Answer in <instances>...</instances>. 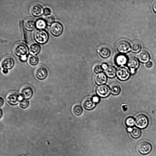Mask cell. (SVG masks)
<instances>
[{
	"label": "cell",
	"instance_id": "obj_1",
	"mask_svg": "<svg viewBox=\"0 0 156 156\" xmlns=\"http://www.w3.org/2000/svg\"><path fill=\"white\" fill-rule=\"evenodd\" d=\"M34 38L38 43L43 44L47 42L49 38L48 32L44 30H36L34 34Z\"/></svg>",
	"mask_w": 156,
	"mask_h": 156
},
{
	"label": "cell",
	"instance_id": "obj_2",
	"mask_svg": "<svg viewBox=\"0 0 156 156\" xmlns=\"http://www.w3.org/2000/svg\"><path fill=\"white\" fill-rule=\"evenodd\" d=\"M15 54L21 58L26 57L28 53V48L24 44L20 43L16 44L14 48Z\"/></svg>",
	"mask_w": 156,
	"mask_h": 156
},
{
	"label": "cell",
	"instance_id": "obj_3",
	"mask_svg": "<svg viewBox=\"0 0 156 156\" xmlns=\"http://www.w3.org/2000/svg\"><path fill=\"white\" fill-rule=\"evenodd\" d=\"M148 120L147 116L145 115L141 114L137 115L135 119L136 126L141 129L146 128L148 124Z\"/></svg>",
	"mask_w": 156,
	"mask_h": 156
},
{
	"label": "cell",
	"instance_id": "obj_4",
	"mask_svg": "<svg viewBox=\"0 0 156 156\" xmlns=\"http://www.w3.org/2000/svg\"><path fill=\"white\" fill-rule=\"evenodd\" d=\"M151 144L147 141L140 142L137 145V149L139 152L142 154H146L150 152L152 150Z\"/></svg>",
	"mask_w": 156,
	"mask_h": 156
},
{
	"label": "cell",
	"instance_id": "obj_5",
	"mask_svg": "<svg viewBox=\"0 0 156 156\" xmlns=\"http://www.w3.org/2000/svg\"><path fill=\"white\" fill-rule=\"evenodd\" d=\"M118 51L121 53H125L129 51L131 46L127 41L122 40L118 41L116 44Z\"/></svg>",
	"mask_w": 156,
	"mask_h": 156
},
{
	"label": "cell",
	"instance_id": "obj_6",
	"mask_svg": "<svg viewBox=\"0 0 156 156\" xmlns=\"http://www.w3.org/2000/svg\"><path fill=\"white\" fill-rule=\"evenodd\" d=\"M63 27L61 23L56 22L51 24L50 30L51 34L54 36L57 37L60 35L63 31Z\"/></svg>",
	"mask_w": 156,
	"mask_h": 156
},
{
	"label": "cell",
	"instance_id": "obj_7",
	"mask_svg": "<svg viewBox=\"0 0 156 156\" xmlns=\"http://www.w3.org/2000/svg\"><path fill=\"white\" fill-rule=\"evenodd\" d=\"M96 91L99 96L104 98L108 96L110 93V87L104 84L98 86L96 88Z\"/></svg>",
	"mask_w": 156,
	"mask_h": 156
},
{
	"label": "cell",
	"instance_id": "obj_8",
	"mask_svg": "<svg viewBox=\"0 0 156 156\" xmlns=\"http://www.w3.org/2000/svg\"><path fill=\"white\" fill-rule=\"evenodd\" d=\"M116 75L119 80L124 81L129 78L130 73L127 69L124 67H121L116 70Z\"/></svg>",
	"mask_w": 156,
	"mask_h": 156
},
{
	"label": "cell",
	"instance_id": "obj_9",
	"mask_svg": "<svg viewBox=\"0 0 156 156\" xmlns=\"http://www.w3.org/2000/svg\"><path fill=\"white\" fill-rule=\"evenodd\" d=\"M35 75L37 79L41 80H44L48 76V71L45 67L42 66H39L36 69Z\"/></svg>",
	"mask_w": 156,
	"mask_h": 156
},
{
	"label": "cell",
	"instance_id": "obj_10",
	"mask_svg": "<svg viewBox=\"0 0 156 156\" xmlns=\"http://www.w3.org/2000/svg\"><path fill=\"white\" fill-rule=\"evenodd\" d=\"M34 94L32 88L29 86H25L21 89L20 96L23 99L29 100L32 98Z\"/></svg>",
	"mask_w": 156,
	"mask_h": 156
},
{
	"label": "cell",
	"instance_id": "obj_11",
	"mask_svg": "<svg viewBox=\"0 0 156 156\" xmlns=\"http://www.w3.org/2000/svg\"><path fill=\"white\" fill-rule=\"evenodd\" d=\"M15 64V61L13 58L10 56L5 57L2 60L1 66L3 69L9 70L12 69Z\"/></svg>",
	"mask_w": 156,
	"mask_h": 156
},
{
	"label": "cell",
	"instance_id": "obj_12",
	"mask_svg": "<svg viewBox=\"0 0 156 156\" xmlns=\"http://www.w3.org/2000/svg\"><path fill=\"white\" fill-rule=\"evenodd\" d=\"M6 100L8 103L10 105H16L20 101V95L15 92L10 93L7 95Z\"/></svg>",
	"mask_w": 156,
	"mask_h": 156
},
{
	"label": "cell",
	"instance_id": "obj_13",
	"mask_svg": "<svg viewBox=\"0 0 156 156\" xmlns=\"http://www.w3.org/2000/svg\"><path fill=\"white\" fill-rule=\"evenodd\" d=\"M42 6L38 3H34L31 7L30 11L31 14L36 17L41 16L43 13Z\"/></svg>",
	"mask_w": 156,
	"mask_h": 156
},
{
	"label": "cell",
	"instance_id": "obj_14",
	"mask_svg": "<svg viewBox=\"0 0 156 156\" xmlns=\"http://www.w3.org/2000/svg\"><path fill=\"white\" fill-rule=\"evenodd\" d=\"M127 64L131 73H133L135 70L139 67V62L138 59L134 57H130L128 59Z\"/></svg>",
	"mask_w": 156,
	"mask_h": 156
},
{
	"label": "cell",
	"instance_id": "obj_15",
	"mask_svg": "<svg viewBox=\"0 0 156 156\" xmlns=\"http://www.w3.org/2000/svg\"><path fill=\"white\" fill-rule=\"evenodd\" d=\"M97 51L99 56L104 58H108L111 54V51L109 48L105 45L98 47Z\"/></svg>",
	"mask_w": 156,
	"mask_h": 156
},
{
	"label": "cell",
	"instance_id": "obj_16",
	"mask_svg": "<svg viewBox=\"0 0 156 156\" xmlns=\"http://www.w3.org/2000/svg\"><path fill=\"white\" fill-rule=\"evenodd\" d=\"M107 80V76L103 73L97 74L94 77L96 83L99 85L104 84Z\"/></svg>",
	"mask_w": 156,
	"mask_h": 156
},
{
	"label": "cell",
	"instance_id": "obj_17",
	"mask_svg": "<svg viewBox=\"0 0 156 156\" xmlns=\"http://www.w3.org/2000/svg\"><path fill=\"white\" fill-rule=\"evenodd\" d=\"M24 28L28 31L34 29L36 26V22L33 19L29 18L24 20L23 23Z\"/></svg>",
	"mask_w": 156,
	"mask_h": 156
},
{
	"label": "cell",
	"instance_id": "obj_18",
	"mask_svg": "<svg viewBox=\"0 0 156 156\" xmlns=\"http://www.w3.org/2000/svg\"><path fill=\"white\" fill-rule=\"evenodd\" d=\"M138 58L139 61L143 63L147 62L149 61L150 56L148 52L145 50H142L139 53Z\"/></svg>",
	"mask_w": 156,
	"mask_h": 156
},
{
	"label": "cell",
	"instance_id": "obj_19",
	"mask_svg": "<svg viewBox=\"0 0 156 156\" xmlns=\"http://www.w3.org/2000/svg\"><path fill=\"white\" fill-rule=\"evenodd\" d=\"M96 104L93 102L92 98H87L83 101V105L86 109L90 110L93 108Z\"/></svg>",
	"mask_w": 156,
	"mask_h": 156
},
{
	"label": "cell",
	"instance_id": "obj_20",
	"mask_svg": "<svg viewBox=\"0 0 156 156\" xmlns=\"http://www.w3.org/2000/svg\"><path fill=\"white\" fill-rule=\"evenodd\" d=\"M116 70L115 68L112 66H108L105 70V73L107 76L109 78L114 77L116 75Z\"/></svg>",
	"mask_w": 156,
	"mask_h": 156
},
{
	"label": "cell",
	"instance_id": "obj_21",
	"mask_svg": "<svg viewBox=\"0 0 156 156\" xmlns=\"http://www.w3.org/2000/svg\"><path fill=\"white\" fill-rule=\"evenodd\" d=\"M41 49L40 46L36 43H33L30 44L29 50L32 55H36L40 51Z\"/></svg>",
	"mask_w": 156,
	"mask_h": 156
},
{
	"label": "cell",
	"instance_id": "obj_22",
	"mask_svg": "<svg viewBox=\"0 0 156 156\" xmlns=\"http://www.w3.org/2000/svg\"><path fill=\"white\" fill-rule=\"evenodd\" d=\"M141 45L140 43L138 41H134L132 42L131 45V51L134 53H137L140 50Z\"/></svg>",
	"mask_w": 156,
	"mask_h": 156
},
{
	"label": "cell",
	"instance_id": "obj_23",
	"mask_svg": "<svg viewBox=\"0 0 156 156\" xmlns=\"http://www.w3.org/2000/svg\"><path fill=\"white\" fill-rule=\"evenodd\" d=\"M72 111L74 115L77 116L79 115L82 112L83 108L80 104H75L72 107Z\"/></svg>",
	"mask_w": 156,
	"mask_h": 156
},
{
	"label": "cell",
	"instance_id": "obj_24",
	"mask_svg": "<svg viewBox=\"0 0 156 156\" xmlns=\"http://www.w3.org/2000/svg\"><path fill=\"white\" fill-rule=\"evenodd\" d=\"M110 92L114 95L118 94L120 91V86L116 83L112 84L110 87Z\"/></svg>",
	"mask_w": 156,
	"mask_h": 156
},
{
	"label": "cell",
	"instance_id": "obj_25",
	"mask_svg": "<svg viewBox=\"0 0 156 156\" xmlns=\"http://www.w3.org/2000/svg\"><path fill=\"white\" fill-rule=\"evenodd\" d=\"M126 57L124 55H120L117 56L115 59L117 64L119 65H122L125 64L127 62Z\"/></svg>",
	"mask_w": 156,
	"mask_h": 156
},
{
	"label": "cell",
	"instance_id": "obj_26",
	"mask_svg": "<svg viewBox=\"0 0 156 156\" xmlns=\"http://www.w3.org/2000/svg\"><path fill=\"white\" fill-rule=\"evenodd\" d=\"M47 23L44 20L39 19L36 22V26L38 29L43 30L45 28Z\"/></svg>",
	"mask_w": 156,
	"mask_h": 156
},
{
	"label": "cell",
	"instance_id": "obj_27",
	"mask_svg": "<svg viewBox=\"0 0 156 156\" xmlns=\"http://www.w3.org/2000/svg\"><path fill=\"white\" fill-rule=\"evenodd\" d=\"M130 132L132 136L134 138H139L141 134L140 130L137 128H132Z\"/></svg>",
	"mask_w": 156,
	"mask_h": 156
},
{
	"label": "cell",
	"instance_id": "obj_28",
	"mask_svg": "<svg viewBox=\"0 0 156 156\" xmlns=\"http://www.w3.org/2000/svg\"><path fill=\"white\" fill-rule=\"evenodd\" d=\"M38 61V58L35 55H31L29 57L28 62L32 66L36 65L37 64Z\"/></svg>",
	"mask_w": 156,
	"mask_h": 156
},
{
	"label": "cell",
	"instance_id": "obj_29",
	"mask_svg": "<svg viewBox=\"0 0 156 156\" xmlns=\"http://www.w3.org/2000/svg\"><path fill=\"white\" fill-rule=\"evenodd\" d=\"M30 104V101L28 100L22 98L20 101L19 106L21 108L26 109L29 107Z\"/></svg>",
	"mask_w": 156,
	"mask_h": 156
},
{
	"label": "cell",
	"instance_id": "obj_30",
	"mask_svg": "<svg viewBox=\"0 0 156 156\" xmlns=\"http://www.w3.org/2000/svg\"><path fill=\"white\" fill-rule=\"evenodd\" d=\"M44 20L47 24H52L54 21L55 18L54 16L52 15L47 16L45 18Z\"/></svg>",
	"mask_w": 156,
	"mask_h": 156
},
{
	"label": "cell",
	"instance_id": "obj_31",
	"mask_svg": "<svg viewBox=\"0 0 156 156\" xmlns=\"http://www.w3.org/2000/svg\"><path fill=\"white\" fill-rule=\"evenodd\" d=\"M125 123L127 126L131 127L133 126L135 124V119L131 117L127 118L125 121Z\"/></svg>",
	"mask_w": 156,
	"mask_h": 156
},
{
	"label": "cell",
	"instance_id": "obj_32",
	"mask_svg": "<svg viewBox=\"0 0 156 156\" xmlns=\"http://www.w3.org/2000/svg\"><path fill=\"white\" fill-rule=\"evenodd\" d=\"M92 70L94 73L98 74L101 72L103 69L101 66L99 65H96L94 66Z\"/></svg>",
	"mask_w": 156,
	"mask_h": 156
},
{
	"label": "cell",
	"instance_id": "obj_33",
	"mask_svg": "<svg viewBox=\"0 0 156 156\" xmlns=\"http://www.w3.org/2000/svg\"><path fill=\"white\" fill-rule=\"evenodd\" d=\"M51 12V11L50 9L48 7L44 8L43 10V14L44 15H50Z\"/></svg>",
	"mask_w": 156,
	"mask_h": 156
},
{
	"label": "cell",
	"instance_id": "obj_34",
	"mask_svg": "<svg viewBox=\"0 0 156 156\" xmlns=\"http://www.w3.org/2000/svg\"><path fill=\"white\" fill-rule=\"evenodd\" d=\"M92 99L93 101L96 104L98 103L99 101V98L97 96H94L92 98Z\"/></svg>",
	"mask_w": 156,
	"mask_h": 156
},
{
	"label": "cell",
	"instance_id": "obj_35",
	"mask_svg": "<svg viewBox=\"0 0 156 156\" xmlns=\"http://www.w3.org/2000/svg\"><path fill=\"white\" fill-rule=\"evenodd\" d=\"M153 65L152 62L150 61H149L147 62L145 64L146 66L148 68L151 67Z\"/></svg>",
	"mask_w": 156,
	"mask_h": 156
},
{
	"label": "cell",
	"instance_id": "obj_36",
	"mask_svg": "<svg viewBox=\"0 0 156 156\" xmlns=\"http://www.w3.org/2000/svg\"><path fill=\"white\" fill-rule=\"evenodd\" d=\"M4 100L3 98L1 97H0V107H2L4 105Z\"/></svg>",
	"mask_w": 156,
	"mask_h": 156
},
{
	"label": "cell",
	"instance_id": "obj_37",
	"mask_svg": "<svg viewBox=\"0 0 156 156\" xmlns=\"http://www.w3.org/2000/svg\"><path fill=\"white\" fill-rule=\"evenodd\" d=\"M152 8L154 12L156 13V1L153 4Z\"/></svg>",
	"mask_w": 156,
	"mask_h": 156
},
{
	"label": "cell",
	"instance_id": "obj_38",
	"mask_svg": "<svg viewBox=\"0 0 156 156\" xmlns=\"http://www.w3.org/2000/svg\"><path fill=\"white\" fill-rule=\"evenodd\" d=\"M103 69L105 70L108 67V65L106 64H103L101 66Z\"/></svg>",
	"mask_w": 156,
	"mask_h": 156
},
{
	"label": "cell",
	"instance_id": "obj_39",
	"mask_svg": "<svg viewBox=\"0 0 156 156\" xmlns=\"http://www.w3.org/2000/svg\"><path fill=\"white\" fill-rule=\"evenodd\" d=\"M3 111L2 110L1 108H0V119H1L2 118V116H3Z\"/></svg>",
	"mask_w": 156,
	"mask_h": 156
},
{
	"label": "cell",
	"instance_id": "obj_40",
	"mask_svg": "<svg viewBox=\"0 0 156 156\" xmlns=\"http://www.w3.org/2000/svg\"><path fill=\"white\" fill-rule=\"evenodd\" d=\"M2 72L4 74H6L8 73V71L7 69H3L2 70Z\"/></svg>",
	"mask_w": 156,
	"mask_h": 156
}]
</instances>
